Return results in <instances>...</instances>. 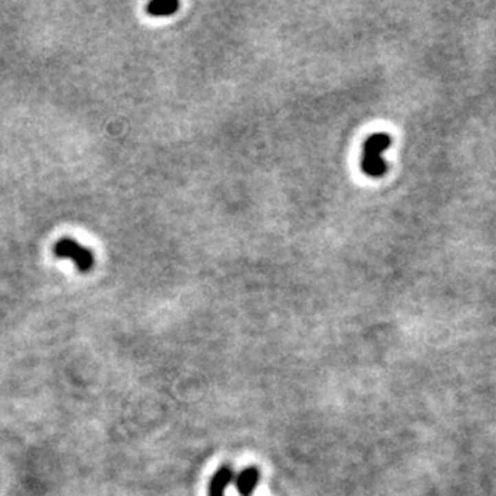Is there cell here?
I'll use <instances>...</instances> for the list:
<instances>
[{
    "mask_svg": "<svg viewBox=\"0 0 496 496\" xmlns=\"http://www.w3.org/2000/svg\"><path fill=\"white\" fill-rule=\"evenodd\" d=\"M235 479V472L230 466H222L216 474L212 475L209 484V496H225L228 485Z\"/></svg>",
    "mask_w": 496,
    "mask_h": 496,
    "instance_id": "3",
    "label": "cell"
},
{
    "mask_svg": "<svg viewBox=\"0 0 496 496\" xmlns=\"http://www.w3.org/2000/svg\"><path fill=\"white\" fill-rule=\"evenodd\" d=\"M54 252L60 259H69L73 260L78 269L85 273L93 267V254L87 247L80 246L78 241L71 240V238H63V240L56 241L54 247Z\"/></svg>",
    "mask_w": 496,
    "mask_h": 496,
    "instance_id": "2",
    "label": "cell"
},
{
    "mask_svg": "<svg viewBox=\"0 0 496 496\" xmlns=\"http://www.w3.org/2000/svg\"><path fill=\"white\" fill-rule=\"evenodd\" d=\"M179 2L175 0H156L146 7V12L151 16H169L175 10H179Z\"/></svg>",
    "mask_w": 496,
    "mask_h": 496,
    "instance_id": "5",
    "label": "cell"
},
{
    "mask_svg": "<svg viewBox=\"0 0 496 496\" xmlns=\"http://www.w3.org/2000/svg\"><path fill=\"white\" fill-rule=\"evenodd\" d=\"M390 137L387 133H374L366 138L361 157V170L368 177H383L387 172V162L384 161V153L390 146Z\"/></svg>",
    "mask_w": 496,
    "mask_h": 496,
    "instance_id": "1",
    "label": "cell"
},
{
    "mask_svg": "<svg viewBox=\"0 0 496 496\" xmlns=\"http://www.w3.org/2000/svg\"><path fill=\"white\" fill-rule=\"evenodd\" d=\"M260 474L256 467H246L245 471H241L240 474L236 475L235 485L238 493L241 496H251L257 488V484H259Z\"/></svg>",
    "mask_w": 496,
    "mask_h": 496,
    "instance_id": "4",
    "label": "cell"
}]
</instances>
